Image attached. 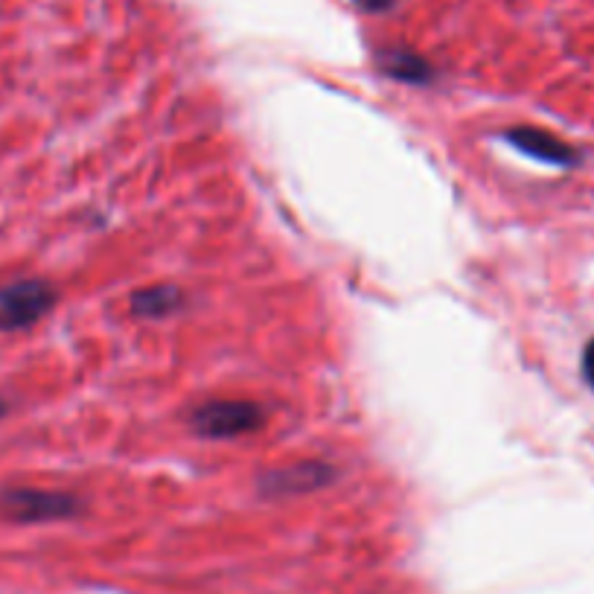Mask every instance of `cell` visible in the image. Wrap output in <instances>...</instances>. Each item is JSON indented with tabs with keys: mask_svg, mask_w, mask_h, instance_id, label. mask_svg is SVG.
<instances>
[{
	"mask_svg": "<svg viewBox=\"0 0 594 594\" xmlns=\"http://www.w3.org/2000/svg\"><path fill=\"white\" fill-rule=\"evenodd\" d=\"M364 10H388L393 0H362Z\"/></svg>",
	"mask_w": 594,
	"mask_h": 594,
	"instance_id": "9",
	"label": "cell"
},
{
	"mask_svg": "<svg viewBox=\"0 0 594 594\" xmlns=\"http://www.w3.org/2000/svg\"><path fill=\"white\" fill-rule=\"evenodd\" d=\"M504 140L513 146L530 155V158L545 160V164H557V167H568L574 164V148L568 146L566 140H559L557 134L542 129H530V126H516V129L504 131Z\"/></svg>",
	"mask_w": 594,
	"mask_h": 594,
	"instance_id": "5",
	"label": "cell"
},
{
	"mask_svg": "<svg viewBox=\"0 0 594 594\" xmlns=\"http://www.w3.org/2000/svg\"><path fill=\"white\" fill-rule=\"evenodd\" d=\"M583 376L585 382L594 388V338L585 344V350H583Z\"/></svg>",
	"mask_w": 594,
	"mask_h": 594,
	"instance_id": "8",
	"label": "cell"
},
{
	"mask_svg": "<svg viewBox=\"0 0 594 594\" xmlns=\"http://www.w3.org/2000/svg\"><path fill=\"white\" fill-rule=\"evenodd\" d=\"M181 304H184L181 288L169 286V283L138 288V292L131 295V312L138 318H148V321H155V318L160 321V318L176 315L178 309H181Z\"/></svg>",
	"mask_w": 594,
	"mask_h": 594,
	"instance_id": "6",
	"label": "cell"
},
{
	"mask_svg": "<svg viewBox=\"0 0 594 594\" xmlns=\"http://www.w3.org/2000/svg\"><path fill=\"white\" fill-rule=\"evenodd\" d=\"M266 423L262 405L251 400H210L190 414V426L198 437L207 440H233L251 435Z\"/></svg>",
	"mask_w": 594,
	"mask_h": 594,
	"instance_id": "2",
	"label": "cell"
},
{
	"mask_svg": "<svg viewBox=\"0 0 594 594\" xmlns=\"http://www.w3.org/2000/svg\"><path fill=\"white\" fill-rule=\"evenodd\" d=\"M335 481V469L324 461H297V464L280 466L260 475V490L266 495H304V492L321 490Z\"/></svg>",
	"mask_w": 594,
	"mask_h": 594,
	"instance_id": "4",
	"label": "cell"
},
{
	"mask_svg": "<svg viewBox=\"0 0 594 594\" xmlns=\"http://www.w3.org/2000/svg\"><path fill=\"white\" fill-rule=\"evenodd\" d=\"M382 70L409 85H428L435 79V70H431L426 59H419L417 53H409V50H390V53H385L382 56Z\"/></svg>",
	"mask_w": 594,
	"mask_h": 594,
	"instance_id": "7",
	"label": "cell"
},
{
	"mask_svg": "<svg viewBox=\"0 0 594 594\" xmlns=\"http://www.w3.org/2000/svg\"><path fill=\"white\" fill-rule=\"evenodd\" d=\"M7 411H10V402L0 397V417H7Z\"/></svg>",
	"mask_w": 594,
	"mask_h": 594,
	"instance_id": "10",
	"label": "cell"
},
{
	"mask_svg": "<svg viewBox=\"0 0 594 594\" xmlns=\"http://www.w3.org/2000/svg\"><path fill=\"white\" fill-rule=\"evenodd\" d=\"M82 513V502L70 492L36 490V487H10L0 490V516L18 525H38V521L74 519Z\"/></svg>",
	"mask_w": 594,
	"mask_h": 594,
	"instance_id": "1",
	"label": "cell"
},
{
	"mask_svg": "<svg viewBox=\"0 0 594 594\" xmlns=\"http://www.w3.org/2000/svg\"><path fill=\"white\" fill-rule=\"evenodd\" d=\"M56 304V288L47 280H15L0 286V333H18L38 324Z\"/></svg>",
	"mask_w": 594,
	"mask_h": 594,
	"instance_id": "3",
	"label": "cell"
}]
</instances>
